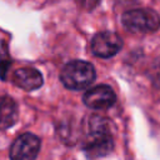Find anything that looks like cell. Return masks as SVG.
<instances>
[{"label": "cell", "mask_w": 160, "mask_h": 160, "mask_svg": "<svg viewBox=\"0 0 160 160\" xmlns=\"http://www.w3.org/2000/svg\"><path fill=\"white\" fill-rule=\"evenodd\" d=\"M114 148V140L110 130V121L106 118L92 115L88 120L82 151L88 158L95 159L108 155Z\"/></svg>", "instance_id": "cell-1"}, {"label": "cell", "mask_w": 160, "mask_h": 160, "mask_svg": "<svg viewBox=\"0 0 160 160\" xmlns=\"http://www.w3.org/2000/svg\"><path fill=\"white\" fill-rule=\"evenodd\" d=\"M95 76L94 66L84 60H72L60 71V80L62 85L70 90L86 89L95 80Z\"/></svg>", "instance_id": "cell-2"}, {"label": "cell", "mask_w": 160, "mask_h": 160, "mask_svg": "<svg viewBox=\"0 0 160 160\" xmlns=\"http://www.w3.org/2000/svg\"><path fill=\"white\" fill-rule=\"evenodd\" d=\"M122 25L132 32H154L160 28V16L151 9H134L122 14Z\"/></svg>", "instance_id": "cell-3"}, {"label": "cell", "mask_w": 160, "mask_h": 160, "mask_svg": "<svg viewBox=\"0 0 160 160\" xmlns=\"http://www.w3.org/2000/svg\"><path fill=\"white\" fill-rule=\"evenodd\" d=\"M91 52L99 58H111L122 48L121 38L114 31H101L94 35L91 40Z\"/></svg>", "instance_id": "cell-4"}, {"label": "cell", "mask_w": 160, "mask_h": 160, "mask_svg": "<svg viewBox=\"0 0 160 160\" xmlns=\"http://www.w3.org/2000/svg\"><path fill=\"white\" fill-rule=\"evenodd\" d=\"M40 145H41V141L36 135H34L31 132L21 134L11 144L9 156L12 160L35 159L39 154Z\"/></svg>", "instance_id": "cell-5"}, {"label": "cell", "mask_w": 160, "mask_h": 160, "mask_svg": "<svg viewBox=\"0 0 160 160\" xmlns=\"http://www.w3.org/2000/svg\"><path fill=\"white\" fill-rule=\"evenodd\" d=\"M84 104L94 110H106L116 101L114 90L108 85H98L89 89L84 94Z\"/></svg>", "instance_id": "cell-6"}, {"label": "cell", "mask_w": 160, "mask_h": 160, "mask_svg": "<svg viewBox=\"0 0 160 160\" xmlns=\"http://www.w3.org/2000/svg\"><path fill=\"white\" fill-rule=\"evenodd\" d=\"M12 81L18 88H20L25 91L36 90L44 82L41 72L34 68L18 69L12 75Z\"/></svg>", "instance_id": "cell-7"}, {"label": "cell", "mask_w": 160, "mask_h": 160, "mask_svg": "<svg viewBox=\"0 0 160 160\" xmlns=\"http://www.w3.org/2000/svg\"><path fill=\"white\" fill-rule=\"evenodd\" d=\"M19 118L18 104L10 96H0V130L15 125Z\"/></svg>", "instance_id": "cell-8"}, {"label": "cell", "mask_w": 160, "mask_h": 160, "mask_svg": "<svg viewBox=\"0 0 160 160\" xmlns=\"http://www.w3.org/2000/svg\"><path fill=\"white\" fill-rule=\"evenodd\" d=\"M11 65V58L8 50V45L5 41L0 40V79L6 80L8 70Z\"/></svg>", "instance_id": "cell-9"}, {"label": "cell", "mask_w": 160, "mask_h": 160, "mask_svg": "<svg viewBox=\"0 0 160 160\" xmlns=\"http://www.w3.org/2000/svg\"><path fill=\"white\" fill-rule=\"evenodd\" d=\"M101 0H76V4L79 5V8H81L82 10H86V11H91L94 10L99 4H100Z\"/></svg>", "instance_id": "cell-10"}]
</instances>
